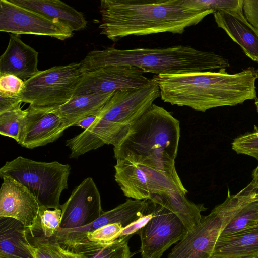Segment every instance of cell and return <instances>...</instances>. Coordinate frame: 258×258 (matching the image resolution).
<instances>
[{
  "instance_id": "cell-3",
  "label": "cell",
  "mask_w": 258,
  "mask_h": 258,
  "mask_svg": "<svg viewBox=\"0 0 258 258\" xmlns=\"http://www.w3.org/2000/svg\"><path fill=\"white\" fill-rule=\"evenodd\" d=\"M179 138V120L153 103L114 147V157L116 161L127 159L148 165L184 188L175 165Z\"/></svg>"
},
{
  "instance_id": "cell-15",
  "label": "cell",
  "mask_w": 258,
  "mask_h": 258,
  "mask_svg": "<svg viewBox=\"0 0 258 258\" xmlns=\"http://www.w3.org/2000/svg\"><path fill=\"white\" fill-rule=\"evenodd\" d=\"M148 200L127 199L125 202L106 212L91 224L56 234L54 237L62 246L70 248L73 244L85 239L88 232L105 225L120 223L124 228L143 216L148 209Z\"/></svg>"
},
{
  "instance_id": "cell-31",
  "label": "cell",
  "mask_w": 258,
  "mask_h": 258,
  "mask_svg": "<svg viewBox=\"0 0 258 258\" xmlns=\"http://www.w3.org/2000/svg\"><path fill=\"white\" fill-rule=\"evenodd\" d=\"M25 82L11 74L0 75V95L19 98L24 90Z\"/></svg>"
},
{
  "instance_id": "cell-7",
  "label": "cell",
  "mask_w": 258,
  "mask_h": 258,
  "mask_svg": "<svg viewBox=\"0 0 258 258\" xmlns=\"http://www.w3.org/2000/svg\"><path fill=\"white\" fill-rule=\"evenodd\" d=\"M71 166L57 161H36L19 156L0 169V176L10 177L25 186L40 207L60 208V197L68 188Z\"/></svg>"
},
{
  "instance_id": "cell-20",
  "label": "cell",
  "mask_w": 258,
  "mask_h": 258,
  "mask_svg": "<svg viewBox=\"0 0 258 258\" xmlns=\"http://www.w3.org/2000/svg\"><path fill=\"white\" fill-rule=\"evenodd\" d=\"M211 257H258V225L235 233L219 237Z\"/></svg>"
},
{
  "instance_id": "cell-1",
  "label": "cell",
  "mask_w": 258,
  "mask_h": 258,
  "mask_svg": "<svg viewBox=\"0 0 258 258\" xmlns=\"http://www.w3.org/2000/svg\"><path fill=\"white\" fill-rule=\"evenodd\" d=\"M100 34L113 42L129 36L182 34L212 11L187 6L185 0H101Z\"/></svg>"
},
{
  "instance_id": "cell-13",
  "label": "cell",
  "mask_w": 258,
  "mask_h": 258,
  "mask_svg": "<svg viewBox=\"0 0 258 258\" xmlns=\"http://www.w3.org/2000/svg\"><path fill=\"white\" fill-rule=\"evenodd\" d=\"M60 209L61 220L55 235L84 227L98 218L104 211L100 195L93 179H85L61 205Z\"/></svg>"
},
{
  "instance_id": "cell-37",
  "label": "cell",
  "mask_w": 258,
  "mask_h": 258,
  "mask_svg": "<svg viewBox=\"0 0 258 258\" xmlns=\"http://www.w3.org/2000/svg\"><path fill=\"white\" fill-rule=\"evenodd\" d=\"M255 106H256V109L257 112L258 113V99H256L255 100Z\"/></svg>"
},
{
  "instance_id": "cell-14",
  "label": "cell",
  "mask_w": 258,
  "mask_h": 258,
  "mask_svg": "<svg viewBox=\"0 0 258 258\" xmlns=\"http://www.w3.org/2000/svg\"><path fill=\"white\" fill-rule=\"evenodd\" d=\"M58 107L29 105L21 125L18 143L32 149L52 143L62 136L67 128L57 112Z\"/></svg>"
},
{
  "instance_id": "cell-8",
  "label": "cell",
  "mask_w": 258,
  "mask_h": 258,
  "mask_svg": "<svg viewBox=\"0 0 258 258\" xmlns=\"http://www.w3.org/2000/svg\"><path fill=\"white\" fill-rule=\"evenodd\" d=\"M84 72L80 62L39 71L25 82L19 98L37 107H58L74 96Z\"/></svg>"
},
{
  "instance_id": "cell-39",
  "label": "cell",
  "mask_w": 258,
  "mask_h": 258,
  "mask_svg": "<svg viewBox=\"0 0 258 258\" xmlns=\"http://www.w3.org/2000/svg\"><path fill=\"white\" fill-rule=\"evenodd\" d=\"M0 258H4V257H0Z\"/></svg>"
},
{
  "instance_id": "cell-34",
  "label": "cell",
  "mask_w": 258,
  "mask_h": 258,
  "mask_svg": "<svg viewBox=\"0 0 258 258\" xmlns=\"http://www.w3.org/2000/svg\"><path fill=\"white\" fill-rule=\"evenodd\" d=\"M22 103L19 98L0 95V114L21 108Z\"/></svg>"
},
{
  "instance_id": "cell-22",
  "label": "cell",
  "mask_w": 258,
  "mask_h": 258,
  "mask_svg": "<svg viewBox=\"0 0 258 258\" xmlns=\"http://www.w3.org/2000/svg\"><path fill=\"white\" fill-rule=\"evenodd\" d=\"M28 244L27 228L16 219L0 217V257L34 258Z\"/></svg>"
},
{
  "instance_id": "cell-32",
  "label": "cell",
  "mask_w": 258,
  "mask_h": 258,
  "mask_svg": "<svg viewBox=\"0 0 258 258\" xmlns=\"http://www.w3.org/2000/svg\"><path fill=\"white\" fill-rule=\"evenodd\" d=\"M148 200V209L146 213L135 222L124 228L121 231L119 237L129 236L131 234L138 232L151 218L153 215L152 205L151 201Z\"/></svg>"
},
{
  "instance_id": "cell-29",
  "label": "cell",
  "mask_w": 258,
  "mask_h": 258,
  "mask_svg": "<svg viewBox=\"0 0 258 258\" xmlns=\"http://www.w3.org/2000/svg\"><path fill=\"white\" fill-rule=\"evenodd\" d=\"M231 146L232 150L237 154L251 156L258 162V128L237 137Z\"/></svg>"
},
{
  "instance_id": "cell-5",
  "label": "cell",
  "mask_w": 258,
  "mask_h": 258,
  "mask_svg": "<svg viewBox=\"0 0 258 258\" xmlns=\"http://www.w3.org/2000/svg\"><path fill=\"white\" fill-rule=\"evenodd\" d=\"M159 96L160 89L152 78L143 87L117 91L86 131L105 144L117 146Z\"/></svg>"
},
{
  "instance_id": "cell-35",
  "label": "cell",
  "mask_w": 258,
  "mask_h": 258,
  "mask_svg": "<svg viewBox=\"0 0 258 258\" xmlns=\"http://www.w3.org/2000/svg\"><path fill=\"white\" fill-rule=\"evenodd\" d=\"M96 117L97 116H91L86 117L78 122L75 126L81 127L84 130H86L94 122Z\"/></svg>"
},
{
  "instance_id": "cell-36",
  "label": "cell",
  "mask_w": 258,
  "mask_h": 258,
  "mask_svg": "<svg viewBox=\"0 0 258 258\" xmlns=\"http://www.w3.org/2000/svg\"><path fill=\"white\" fill-rule=\"evenodd\" d=\"M252 180L251 183L253 186L258 189V165L257 167L253 170L252 173Z\"/></svg>"
},
{
  "instance_id": "cell-24",
  "label": "cell",
  "mask_w": 258,
  "mask_h": 258,
  "mask_svg": "<svg viewBox=\"0 0 258 258\" xmlns=\"http://www.w3.org/2000/svg\"><path fill=\"white\" fill-rule=\"evenodd\" d=\"M128 236L119 237L108 242H96L84 240L73 244L70 248L84 258H131L128 245Z\"/></svg>"
},
{
  "instance_id": "cell-2",
  "label": "cell",
  "mask_w": 258,
  "mask_h": 258,
  "mask_svg": "<svg viewBox=\"0 0 258 258\" xmlns=\"http://www.w3.org/2000/svg\"><path fill=\"white\" fill-rule=\"evenodd\" d=\"M257 78L258 70L251 67L235 74L222 68L217 72L160 74L152 78L164 102L203 112L256 99Z\"/></svg>"
},
{
  "instance_id": "cell-4",
  "label": "cell",
  "mask_w": 258,
  "mask_h": 258,
  "mask_svg": "<svg viewBox=\"0 0 258 258\" xmlns=\"http://www.w3.org/2000/svg\"><path fill=\"white\" fill-rule=\"evenodd\" d=\"M80 63L84 73L108 66L123 65L156 75L203 72L230 67L228 60L221 55L183 45L95 50L89 52Z\"/></svg>"
},
{
  "instance_id": "cell-28",
  "label": "cell",
  "mask_w": 258,
  "mask_h": 258,
  "mask_svg": "<svg viewBox=\"0 0 258 258\" xmlns=\"http://www.w3.org/2000/svg\"><path fill=\"white\" fill-rule=\"evenodd\" d=\"M26 110L19 108L0 114V134L14 139L17 142Z\"/></svg>"
},
{
  "instance_id": "cell-12",
  "label": "cell",
  "mask_w": 258,
  "mask_h": 258,
  "mask_svg": "<svg viewBox=\"0 0 258 258\" xmlns=\"http://www.w3.org/2000/svg\"><path fill=\"white\" fill-rule=\"evenodd\" d=\"M142 70L131 66H108L85 72L74 96L104 94L143 87L151 81Z\"/></svg>"
},
{
  "instance_id": "cell-16",
  "label": "cell",
  "mask_w": 258,
  "mask_h": 258,
  "mask_svg": "<svg viewBox=\"0 0 258 258\" xmlns=\"http://www.w3.org/2000/svg\"><path fill=\"white\" fill-rule=\"evenodd\" d=\"M0 189V217L14 218L26 228L35 223L40 206L35 197L23 185L4 176Z\"/></svg>"
},
{
  "instance_id": "cell-38",
  "label": "cell",
  "mask_w": 258,
  "mask_h": 258,
  "mask_svg": "<svg viewBox=\"0 0 258 258\" xmlns=\"http://www.w3.org/2000/svg\"><path fill=\"white\" fill-rule=\"evenodd\" d=\"M210 258H214V257H211ZM242 258H258V257H242Z\"/></svg>"
},
{
  "instance_id": "cell-9",
  "label": "cell",
  "mask_w": 258,
  "mask_h": 258,
  "mask_svg": "<svg viewBox=\"0 0 258 258\" xmlns=\"http://www.w3.org/2000/svg\"><path fill=\"white\" fill-rule=\"evenodd\" d=\"M114 167L115 180L128 198L146 200L173 189L185 195L188 192L163 173L145 164L124 159L117 160Z\"/></svg>"
},
{
  "instance_id": "cell-30",
  "label": "cell",
  "mask_w": 258,
  "mask_h": 258,
  "mask_svg": "<svg viewBox=\"0 0 258 258\" xmlns=\"http://www.w3.org/2000/svg\"><path fill=\"white\" fill-rule=\"evenodd\" d=\"M123 229L120 223L108 224L86 233L85 239L96 242L112 241L119 238Z\"/></svg>"
},
{
  "instance_id": "cell-6",
  "label": "cell",
  "mask_w": 258,
  "mask_h": 258,
  "mask_svg": "<svg viewBox=\"0 0 258 258\" xmlns=\"http://www.w3.org/2000/svg\"><path fill=\"white\" fill-rule=\"evenodd\" d=\"M258 198V189L250 183L235 195L228 191L225 200L215 206L188 231L167 258H210L224 229L247 204Z\"/></svg>"
},
{
  "instance_id": "cell-18",
  "label": "cell",
  "mask_w": 258,
  "mask_h": 258,
  "mask_svg": "<svg viewBox=\"0 0 258 258\" xmlns=\"http://www.w3.org/2000/svg\"><path fill=\"white\" fill-rule=\"evenodd\" d=\"M38 53L17 35H10L8 45L0 57V75L11 74L24 82L39 71Z\"/></svg>"
},
{
  "instance_id": "cell-10",
  "label": "cell",
  "mask_w": 258,
  "mask_h": 258,
  "mask_svg": "<svg viewBox=\"0 0 258 258\" xmlns=\"http://www.w3.org/2000/svg\"><path fill=\"white\" fill-rule=\"evenodd\" d=\"M151 201L153 215L138 232L142 258H161L171 245L182 240L188 232L184 224L172 211Z\"/></svg>"
},
{
  "instance_id": "cell-26",
  "label": "cell",
  "mask_w": 258,
  "mask_h": 258,
  "mask_svg": "<svg viewBox=\"0 0 258 258\" xmlns=\"http://www.w3.org/2000/svg\"><path fill=\"white\" fill-rule=\"evenodd\" d=\"M61 214L60 208L50 209L40 207L35 223L27 228L28 231L47 238L53 237L60 227Z\"/></svg>"
},
{
  "instance_id": "cell-21",
  "label": "cell",
  "mask_w": 258,
  "mask_h": 258,
  "mask_svg": "<svg viewBox=\"0 0 258 258\" xmlns=\"http://www.w3.org/2000/svg\"><path fill=\"white\" fill-rule=\"evenodd\" d=\"M114 93L73 96L57 112L68 128L86 117L97 116Z\"/></svg>"
},
{
  "instance_id": "cell-27",
  "label": "cell",
  "mask_w": 258,
  "mask_h": 258,
  "mask_svg": "<svg viewBox=\"0 0 258 258\" xmlns=\"http://www.w3.org/2000/svg\"><path fill=\"white\" fill-rule=\"evenodd\" d=\"M258 225V198L245 205L228 223L219 237L235 233Z\"/></svg>"
},
{
  "instance_id": "cell-25",
  "label": "cell",
  "mask_w": 258,
  "mask_h": 258,
  "mask_svg": "<svg viewBox=\"0 0 258 258\" xmlns=\"http://www.w3.org/2000/svg\"><path fill=\"white\" fill-rule=\"evenodd\" d=\"M28 248L34 258H84L60 244L54 237L47 238L31 233L27 229Z\"/></svg>"
},
{
  "instance_id": "cell-17",
  "label": "cell",
  "mask_w": 258,
  "mask_h": 258,
  "mask_svg": "<svg viewBox=\"0 0 258 258\" xmlns=\"http://www.w3.org/2000/svg\"><path fill=\"white\" fill-rule=\"evenodd\" d=\"M213 15L218 27L240 46L247 57L258 63V29L247 20L243 9L221 10Z\"/></svg>"
},
{
  "instance_id": "cell-33",
  "label": "cell",
  "mask_w": 258,
  "mask_h": 258,
  "mask_svg": "<svg viewBox=\"0 0 258 258\" xmlns=\"http://www.w3.org/2000/svg\"><path fill=\"white\" fill-rule=\"evenodd\" d=\"M243 12L247 20L258 29V0H243Z\"/></svg>"
},
{
  "instance_id": "cell-23",
  "label": "cell",
  "mask_w": 258,
  "mask_h": 258,
  "mask_svg": "<svg viewBox=\"0 0 258 258\" xmlns=\"http://www.w3.org/2000/svg\"><path fill=\"white\" fill-rule=\"evenodd\" d=\"M149 199L174 213L184 224L188 232L199 222L202 217L201 212L207 209L203 204H197L189 201L184 194L178 189L154 195Z\"/></svg>"
},
{
  "instance_id": "cell-19",
  "label": "cell",
  "mask_w": 258,
  "mask_h": 258,
  "mask_svg": "<svg viewBox=\"0 0 258 258\" xmlns=\"http://www.w3.org/2000/svg\"><path fill=\"white\" fill-rule=\"evenodd\" d=\"M12 3L68 26L73 32L85 29L83 14L58 0H10Z\"/></svg>"
},
{
  "instance_id": "cell-11",
  "label": "cell",
  "mask_w": 258,
  "mask_h": 258,
  "mask_svg": "<svg viewBox=\"0 0 258 258\" xmlns=\"http://www.w3.org/2000/svg\"><path fill=\"white\" fill-rule=\"evenodd\" d=\"M0 31L14 35L46 36L64 40L73 36L67 26L19 6L10 0L0 1Z\"/></svg>"
}]
</instances>
